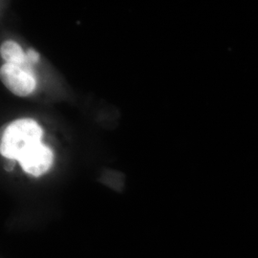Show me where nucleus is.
Listing matches in <instances>:
<instances>
[{
    "instance_id": "1",
    "label": "nucleus",
    "mask_w": 258,
    "mask_h": 258,
    "mask_svg": "<svg viewBox=\"0 0 258 258\" xmlns=\"http://www.w3.org/2000/svg\"><path fill=\"white\" fill-rule=\"evenodd\" d=\"M41 137L42 129L35 120H16L10 124L2 135L0 152L7 159L18 161L23 152L40 143Z\"/></svg>"
},
{
    "instance_id": "2",
    "label": "nucleus",
    "mask_w": 258,
    "mask_h": 258,
    "mask_svg": "<svg viewBox=\"0 0 258 258\" xmlns=\"http://www.w3.org/2000/svg\"><path fill=\"white\" fill-rule=\"evenodd\" d=\"M0 78L10 91L19 97L30 95L36 88V79L17 65L5 63L0 69Z\"/></svg>"
},
{
    "instance_id": "3",
    "label": "nucleus",
    "mask_w": 258,
    "mask_h": 258,
    "mask_svg": "<svg viewBox=\"0 0 258 258\" xmlns=\"http://www.w3.org/2000/svg\"><path fill=\"white\" fill-rule=\"evenodd\" d=\"M23 170L31 175L44 174L52 166L53 153L41 142L23 152L18 159Z\"/></svg>"
},
{
    "instance_id": "4",
    "label": "nucleus",
    "mask_w": 258,
    "mask_h": 258,
    "mask_svg": "<svg viewBox=\"0 0 258 258\" xmlns=\"http://www.w3.org/2000/svg\"><path fill=\"white\" fill-rule=\"evenodd\" d=\"M0 53L2 58L6 61L8 64L17 65L21 67L23 70H25L28 73L33 74L31 64L26 59V55L22 51L21 47L15 41H6L1 45Z\"/></svg>"
},
{
    "instance_id": "5",
    "label": "nucleus",
    "mask_w": 258,
    "mask_h": 258,
    "mask_svg": "<svg viewBox=\"0 0 258 258\" xmlns=\"http://www.w3.org/2000/svg\"><path fill=\"white\" fill-rule=\"evenodd\" d=\"M26 59H27V61L30 64L36 63V62L38 61V59H39V55H38V53L36 52L35 50L30 49V50L28 51L27 54H26Z\"/></svg>"
},
{
    "instance_id": "6",
    "label": "nucleus",
    "mask_w": 258,
    "mask_h": 258,
    "mask_svg": "<svg viewBox=\"0 0 258 258\" xmlns=\"http://www.w3.org/2000/svg\"><path fill=\"white\" fill-rule=\"evenodd\" d=\"M15 166V160L13 159H7V162H6V165H5V168L7 170H12L14 168Z\"/></svg>"
}]
</instances>
